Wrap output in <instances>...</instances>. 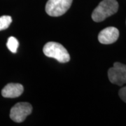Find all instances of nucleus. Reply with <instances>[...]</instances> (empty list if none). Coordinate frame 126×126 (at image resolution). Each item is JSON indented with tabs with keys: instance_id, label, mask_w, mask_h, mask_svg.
I'll return each mask as SVG.
<instances>
[{
	"instance_id": "1",
	"label": "nucleus",
	"mask_w": 126,
	"mask_h": 126,
	"mask_svg": "<svg viewBox=\"0 0 126 126\" xmlns=\"http://www.w3.org/2000/svg\"><path fill=\"white\" fill-rule=\"evenodd\" d=\"M118 3L116 0H102L94 9L92 19L96 23L104 20L106 18L116 14L118 10Z\"/></svg>"
},
{
	"instance_id": "2",
	"label": "nucleus",
	"mask_w": 126,
	"mask_h": 126,
	"mask_svg": "<svg viewBox=\"0 0 126 126\" xmlns=\"http://www.w3.org/2000/svg\"><path fill=\"white\" fill-rule=\"evenodd\" d=\"M43 52L46 57L55 58L60 63H68L70 60V55L67 49L57 42L50 41L46 43L44 46Z\"/></svg>"
},
{
	"instance_id": "3",
	"label": "nucleus",
	"mask_w": 126,
	"mask_h": 126,
	"mask_svg": "<svg viewBox=\"0 0 126 126\" xmlns=\"http://www.w3.org/2000/svg\"><path fill=\"white\" fill-rule=\"evenodd\" d=\"M73 0H48L46 4V12L50 16L59 17L69 9Z\"/></svg>"
},
{
	"instance_id": "4",
	"label": "nucleus",
	"mask_w": 126,
	"mask_h": 126,
	"mask_svg": "<svg viewBox=\"0 0 126 126\" xmlns=\"http://www.w3.org/2000/svg\"><path fill=\"white\" fill-rule=\"evenodd\" d=\"M108 78L110 82L122 86L126 84V64L121 63H114L113 67L108 70Z\"/></svg>"
},
{
	"instance_id": "5",
	"label": "nucleus",
	"mask_w": 126,
	"mask_h": 126,
	"mask_svg": "<svg viewBox=\"0 0 126 126\" xmlns=\"http://www.w3.org/2000/svg\"><path fill=\"white\" fill-rule=\"evenodd\" d=\"M32 111V106L28 102H18L11 109L10 118L16 123H22Z\"/></svg>"
},
{
	"instance_id": "6",
	"label": "nucleus",
	"mask_w": 126,
	"mask_h": 126,
	"mask_svg": "<svg viewBox=\"0 0 126 126\" xmlns=\"http://www.w3.org/2000/svg\"><path fill=\"white\" fill-rule=\"evenodd\" d=\"M119 37V31L114 27L104 28L98 34V40L102 44H111L115 43Z\"/></svg>"
},
{
	"instance_id": "7",
	"label": "nucleus",
	"mask_w": 126,
	"mask_h": 126,
	"mask_svg": "<svg viewBox=\"0 0 126 126\" xmlns=\"http://www.w3.org/2000/svg\"><path fill=\"white\" fill-rule=\"evenodd\" d=\"M24 91L23 86L20 83H8L1 90V95L6 98H16L20 97Z\"/></svg>"
},
{
	"instance_id": "8",
	"label": "nucleus",
	"mask_w": 126,
	"mask_h": 126,
	"mask_svg": "<svg viewBox=\"0 0 126 126\" xmlns=\"http://www.w3.org/2000/svg\"><path fill=\"white\" fill-rule=\"evenodd\" d=\"M18 45H19V43H18V41L17 40L16 38H15L14 36H11L8 39L6 46H7V48H9V50L11 52H12L13 53H16L17 52Z\"/></svg>"
},
{
	"instance_id": "9",
	"label": "nucleus",
	"mask_w": 126,
	"mask_h": 126,
	"mask_svg": "<svg viewBox=\"0 0 126 126\" xmlns=\"http://www.w3.org/2000/svg\"><path fill=\"white\" fill-rule=\"evenodd\" d=\"M12 23V18L9 16H3L0 17V31L4 30L10 26Z\"/></svg>"
},
{
	"instance_id": "10",
	"label": "nucleus",
	"mask_w": 126,
	"mask_h": 126,
	"mask_svg": "<svg viewBox=\"0 0 126 126\" xmlns=\"http://www.w3.org/2000/svg\"><path fill=\"white\" fill-rule=\"evenodd\" d=\"M118 94L120 98L126 103V86L123 87L122 88H121V90H119L118 92Z\"/></svg>"
}]
</instances>
